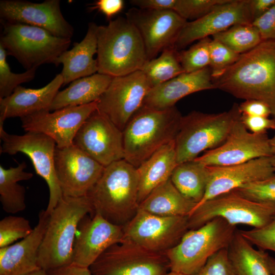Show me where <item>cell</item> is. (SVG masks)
I'll return each instance as SVG.
<instances>
[{
  "label": "cell",
  "instance_id": "6da1fadb",
  "mask_svg": "<svg viewBox=\"0 0 275 275\" xmlns=\"http://www.w3.org/2000/svg\"><path fill=\"white\" fill-rule=\"evenodd\" d=\"M212 80L235 97L265 102L275 117V41L263 40Z\"/></svg>",
  "mask_w": 275,
  "mask_h": 275
},
{
  "label": "cell",
  "instance_id": "7a4b0ae2",
  "mask_svg": "<svg viewBox=\"0 0 275 275\" xmlns=\"http://www.w3.org/2000/svg\"><path fill=\"white\" fill-rule=\"evenodd\" d=\"M86 196L94 214L123 227L139 209L136 168L124 159L105 167L100 177Z\"/></svg>",
  "mask_w": 275,
  "mask_h": 275
},
{
  "label": "cell",
  "instance_id": "3957f363",
  "mask_svg": "<svg viewBox=\"0 0 275 275\" xmlns=\"http://www.w3.org/2000/svg\"><path fill=\"white\" fill-rule=\"evenodd\" d=\"M182 116L176 106L164 110L142 107L123 130L124 158L137 168L175 140Z\"/></svg>",
  "mask_w": 275,
  "mask_h": 275
},
{
  "label": "cell",
  "instance_id": "277c9868",
  "mask_svg": "<svg viewBox=\"0 0 275 275\" xmlns=\"http://www.w3.org/2000/svg\"><path fill=\"white\" fill-rule=\"evenodd\" d=\"M98 73L113 77L140 70L147 61L143 39L126 18L118 17L98 25Z\"/></svg>",
  "mask_w": 275,
  "mask_h": 275
},
{
  "label": "cell",
  "instance_id": "5b68a950",
  "mask_svg": "<svg viewBox=\"0 0 275 275\" xmlns=\"http://www.w3.org/2000/svg\"><path fill=\"white\" fill-rule=\"evenodd\" d=\"M93 212L87 196H63L49 214L38 254V265L46 271L72 263L76 233L81 220Z\"/></svg>",
  "mask_w": 275,
  "mask_h": 275
},
{
  "label": "cell",
  "instance_id": "8992f818",
  "mask_svg": "<svg viewBox=\"0 0 275 275\" xmlns=\"http://www.w3.org/2000/svg\"><path fill=\"white\" fill-rule=\"evenodd\" d=\"M237 231L221 218L188 230L179 242L166 252L170 271L194 275L219 251L228 249Z\"/></svg>",
  "mask_w": 275,
  "mask_h": 275
},
{
  "label": "cell",
  "instance_id": "52a82bcc",
  "mask_svg": "<svg viewBox=\"0 0 275 275\" xmlns=\"http://www.w3.org/2000/svg\"><path fill=\"white\" fill-rule=\"evenodd\" d=\"M241 116L238 105L234 104L229 111L222 113L193 111L182 116L175 139L178 164L193 160L202 152L221 145Z\"/></svg>",
  "mask_w": 275,
  "mask_h": 275
},
{
  "label": "cell",
  "instance_id": "ba28073f",
  "mask_svg": "<svg viewBox=\"0 0 275 275\" xmlns=\"http://www.w3.org/2000/svg\"><path fill=\"white\" fill-rule=\"evenodd\" d=\"M3 30L0 45L26 69L44 64H54L67 50L71 39L52 35L47 31L28 24L1 21Z\"/></svg>",
  "mask_w": 275,
  "mask_h": 275
},
{
  "label": "cell",
  "instance_id": "9c48e42d",
  "mask_svg": "<svg viewBox=\"0 0 275 275\" xmlns=\"http://www.w3.org/2000/svg\"><path fill=\"white\" fill-rule=\"evenodd\" d=\"M275 216V206L248 199L232 191L209 199L195 207L188 216L189 230L197 229L215 218L231 225L259 228Z\"/></svg>",
  "mask_w": 275,
  "mask_h": 275
},
{
  "label": "cell",
  "instance_id": "30bf717a",
  "mask_svg": "<svg viewBox=\"0 0 275 275\" xmlns=\"http://www.w3.org/2000/svg\"><path fill=\"white\" fill-rule=\"evenodd\" d=\"M89 268L92 275H165L170 271L166 253L124 239L108 248Z\"/></svg>",
  "mask_w": 275,
  "mask_h": 275
},
{
  "label": "cell",
  "instance_id": "8fae6325",
  "mask_svg": "<svg viewBox=\"0 0 275 275\" xmlns=\"http://www.w3.org/2000/svg\"><path fill=\"white\" fill-rule=\"evenodd\" d=\"M3 124L0 123V138L3 142L1 153L14 155L21 152L29 157L36 173L48 186L49 198L45 210L49 214L63 197L54 167L55 142L38 132H26L21 135L9 134L4 129Z\"/></svg>",
  "mask_w": 275,
  "mask_h": 275
},
{
  "label": "cell",
  "instance_id": "7c38bea8",
  "mask_svg": "<svg viewBox=\"0 0 275 275\" xmlns=\"http://www.w3.org/2000/svg\"><path fill=\"white\" fill-rule=\"evenodd\" d=\"M188 230V216H161L138 209L123 227L124 239L152 252L166 253Z\"/></svg>",
  "mask_w": 275,
  "mask_h": 275
},
{
  "label": "cell",
  "instance_id": "4fadbf2b",
  "mask_svg": "<svg viewBox=\"0 0 275 275\" xmlns=\"http://www.w3.org/2000/svg\"><path fill=\"white\" fill-rule=\"evenodd\" d=\"M150 89L141 70L113 77L97 101V109L123 131L131 118L142 107Z\"/></svg>",
  "mask_w": 275,
  "mask_h": 275
},
{
  "label": "cell",
  "instance_id": "5bb4252c",
  "mask_svg": "<svg viewBox=\"0 0 275 275\" xmlns=\"http://www.w3.org/2000/svg\"><path fill=\"white\" fill-rule=\"evenodd\" d=\"M241 118V117H240ZM240 118L234 123L226 141L195 159L206 166H227L273 155L266 133L249 132Z\"/></svg>",
  "mask_w": 275,
  "mask_h": 275
},
{
  "label": "cell",
  "instance_id": "9a60e30c",
  "mask_svg": "<svg viewBox=\"0 0 275 275\" xmlns=\"http://www.w3.org/2000/svg\"><path fill=\"white\" fill-rule=\"evenodd\" d=\"M54 167L63 196H86L100 177L104 167L72 144L56 146Z\"/></svg>",
  "mask_w": 275,
  "mask_h": 275
},
{
  "label": "cell",
  "instance_id": "2e32d148",
  "mask_svg": "<svg viewBox=\"0 0 275 275\" xmlns=\"http://www.w3.org/2000/svg\"><path fill=\"white\" fill-rule=\"evenodd\" d=\"M73 144L104 167L124 158L123 131L98 109L83 123Z\"/></svg>",
  "mask_w": 275,
  "mask_h": 275
},
{
  "label": "cell",
  "instance_id": "e0dca14e",
  "mask_svg": "<svg viewBox=\"0 0 275 275\" xmlns=\"http://www.w3.org/2000/svg\"><path fill=\"white\" fill-rule=\"evenodd\" d=\"M126 18L135 26L143 39L147 60L164 49L173 47L187 21L171 10H154L133 7Z\"/></svg>",
  "mask_w": 275,
  "mask_h": 275
},
{
  "label": "cell",
  "instance_id": "ac0fdd59",
  "mask_svg": "<svg viewBox=\"0 0 275 275\" xmlns=\"http://www.w3.org/2000/svg\"><path fill=\"white\" fill-rule=\"evenodd\" d=\"M97 101L52 112H38L21 118L22 127L26 132H38L49 136L59 148L70 146L83 123L97 109Z\"/></svg>",
  "mask_w": 275,
  "mask_h": 275
},
{
  "label": "cell",
  "instance_id": "d6986e66",
  "mask_svg": "<svg viewBox=\"0 0 275 275\" xmlns=\"http://www.w3.org/2000/svg\"><path fill=\"white\" fill-rule=\"evenodd\" d=\"M1 21L19 23L43 29L52 35L71 39L73 28L64 17L59 0L40 3L20 0L0 1Z\"/></svg>",
  "mask_w": 275,
  "mask_h": 275
},
{
  "label": "cell",
  "instance_id": "ffe728a7",
  "mask_svg": "<svg viewBox=\"0 0 275 275\" xmlns=\"http://www.w3.org/2000/svg\"><path fill=\"white\" fill-rule=\"evenodd\" d=\"M249 0H228L204 16L187 21L173 48L177 51L197 40L213 36L238 24H252Z\"/></svg>",
  "mask_w": 275,
  "mask_h": 275
},
{
  "label": "cell",
  "instance_id": "44dd1931",
  "mask_svg": "<svg viewBox=\"0 0 275 275\" xmlns=\"http://www.w3.org/2000/svg\"><path fill=\"white\" fill-rule=\"evenodd\" d=\"M80 222L73 245L72 264L89 268L108 248L124 239L123 227L94 214Z\"/></svg>",
  "mask_w": 275,
  "mask_h": 275
},
{
  "label": "cell",
  "instance_id": "7402d4cb",
  "mask_svg": "<svg viewBox=\"0 0 275 275\" xmlns=\"http://www.w3.org/2000/svg\"><path fill=\"white\" fill-rule=\"evenodd\" d=\"M209 179L205 195L196 206L244 185L275 174L271 157H263L227 166H208Z\"/></svg>",
  "mask_w": 275,
  "mask_h": 275
},
{
  "label": "cell",
  "instance_id": "603a6c76",
  "mask_svg": "<svg viewBox=\"0 0 275 275\" xmlns=\"http://www.w3.org/2000/svg\"><path fill=\"white\" fill-rule=\"evenodd\" d=\"M38 217L37 225L29 236L14 244L0 248V275H25L40 269L38 254L49 214L42 210Z\"/></svg>",
  "mask_w": 275,
  "mask_h": 275
},
{
  "label": "cell",
  "instance_id": "cb8c5ba5",
  "mask_svg": "<svg viewBox=\"0 0 275 275\" xmlns=\"http://www.w3.org/2000/svg\"><path fill=\"white\" fill-rule=\"evenodd\" d=\"M215 89L209 67L192 72H183L151 88L143 106L164 110L175 106L182 98L197 92Z\"/></svg>",
  "mask_w": 275,
  "mask_h": 275
},
{
  "label": "cell",
  "instance_id": "d4e9b609",
  "mask_svg": "<svg viewBox=\"0 0 275 275\" xmlns=\"http://www.w3.org/2000/svg\"><path fill=\"white\" fill-rule=\"evenodd\" d=\"M63 84V78L60 73L41 88L18 86L8 97L0 98V123H4L8 118H21L42 111H49L60 88Z\"/></svg>",
  "mask_w": 275,
  "mask_h": 275
},
{
  "label": "cell",
  "instance_id": "484cf974",
  "mask_svg": "<svg viewBox=\"0 0 275 275\" xmlns=\"http://www.w3.org/2000/svg\"><path fill=\"white\" fill-rule=\"evenodd\" d=\"M97 28L95 23H89L84 39L74 43L71 49L64 51L57 59L54 65H63L61 74L63 85L98 73L97 60L94 59L97 52Z\"/></svg>",
  "mask_w": 275,
  "mask_h": 275
},
{
  "label": "cell",
  "instance_id": "4316f807",
  "mask_svg": "<svg viewBox=\"0 0 275 275\" xmlns=\"http://www.w3.org/2000/svg\"><path fill=\"white\" fill-rule=\"evenodd\" d=\"M177 164L174 140L162 147L136 168L139 204L153 190L170 179Z\"/></svg>",
  "mask_w": 275,
  "mask_h": 275
},
{
  "label": "cell",
  "instance_id": "83f0119b",
  "mask_svg": "<svg viewBox=\"0 0 275 275\" xmlns=\"http://www.w3.org/2000/svg\"><path fill=\"white\" fill-rule=\"evenodd\" d=\"M113 77L99 73L72 81L64 90L59 91L49 111L76 106L97 101L109 85Z\"/></svg>",
  "mask_w": 275,
  "mask_h": 275
},
{
  "label": "cell",
  "instance_id": "f1b7e54d",
  "mask_svg": "<svg viewBox=\"0 0 275 275\" xmlns=\"http://www.w3.org/2000/svg\"><path fill=\"white\" fill-rule=\"evenodd\" d=\"M196 203L183 196L169 179L142 201L139 209L165 216H188Z\"/></svg>",
  "mask_w": 275,
  "mask_h": 275
},
{
  "label": "cell",
  "instance_id": "f546056e",
  "mask_svg": "<svg viewBox=\"0 0 275 275\" xmlns=\"http://www.w3.org/2000/svg\"><path fill=\"white\" fill-rule=\"evenodd\" d=\"M227 250L237 275H271L268 254L263 250L254 248L239 230Z\"/></svg>",
  "mask_w": 275,
  "mask_h": 275
},
{
  "label": "cell",
  "instance_id": "4dcf8cb0",
  "mask_svg": "<svg viewBox=\"0 0 275 275\" xmlns=\"http://www.w3.org/2000/svg\"><path fill=\"white\" fill-rule=\"evenodd\" d=\"M170 179L183 196L197 205L205 195L209 171L208 166L193 160L178 164Z\"/></svg>",
  "mask_w": 275,
  "mask_h": 275
},
{
  "label": "cell",
  "instance_id": "1f68e13d",
  "mask_svg": "<svg viewBox=\"0 0 275 275\" xmlns=\"http://www.w3.org/2000/svg\"><path fill=\"white\" fill-rule=\"evenodd\" d=\"M26 167L24 161L9 169L0 166V201L3 209L7 213L15 214L26 208L25 189L18 183L33 177V173L24 171Z\"/></svg>",
  "mask_w": 275,
  "mask_h": 275
},
{
  "label": "cell",
  "instance_id": "d6a6232c",
  "mask_svg": "<svg viewBox=\"0 0 275 275\" xmlns=\"http://www.w3.org/2000/svg\"><path fill=\"white\" fill-rule=\"evenodd\" d=\"M177 51L173 47L164 49L159 56L147 60L141 69L151 89L184 72Z\"/></svg>",
  "mask_w": 275,
  "mask_h": 275
},
{
  "label": "cell",
  "instance_id": "836d02e7",
  "mask_svg": "<svg viewBox=\"0 0 275 275\" xmlns=\"http://www.w3.org/2000/svg\"><path fill=\"white\" fill-rule=\"evenodd\" d=\"M235 52L241 54L259 45L263 40L257 30L252 24H238L212 36Z\"/></svg>",
  "mask_w": 275,
  "mask_h": 275
},
{
  "label": "cell",
  "instance_id": "e575fe53",
  "mask_svg": "<svg viewBox=\"0 0 275 275\" xmlns=\"http://www.w3.org/2000/svg\"><path fill=\"white\" fill-rule=\"evenodd\" d=\"M209 37L203 38L188 49L177 51L180 63L184 72L200 70L210 65Z\"/></svg>",
  "mask_w": 275,
  "mask_h": 275
},
{
  "label": "cell",
  "instance_id": "d590c367",
  "mask_svg": "<svg viewBox=\"0 0 275 275\" xmlns=\"http://www.w3.org/2000/svg\"><path fill=\"white\" fill-rule=\"evenodd\" d=\"M7 56L6 51L0 45V98L11 95L20 84L33 80L37 69L28 70L21 73H13L7 61Z\"/></svg>",
  "mask_w": 275,
  "mask_h": 275
},
{
  "label": "cell",
  "instance_id": "8d00e7d4",
  "mask_svg": "<svg viewBox=\"0 0 275 275\" xmlns=\"http://www.w3.org/2000/svg\"><path fill=\"white\" fill-rule=\"evenodd\" d=\"M29 221L22 216L9 215L0 221V248L12 244L29 236L33 231Z\"/></svg>",
  "mask_w": 275,
  "mask_h": 275
},
{
  "label": "cell",
  "instance_id": "74e56055",
  "mask_svg": "<svg viewBox=\"0 0 275 275\" xmlns=\"http://www.w3.org/2000/svg\"><path fill=\"white\" fill-rule=\"evenodd\" d=\"M233 191L251 200L275 206V174Z\"/></svg>",
  "mask_w": 275,
  "mask_h": 275
},
{
  "label": "cell",
  "instance_id": "f35d334b",
  "mask_svg": "<svg viewBox=\"0 0 275 275\" xmlns=\"http://www.w3.org/2000/svg\"><path fill=\"white\" fill-rule=\"evenodd\" d=\"M228 0H176L173 11L182 18L194 21Z\"/></svg>",
  "mask_w": 275,
  "mask_h": 275
},
{
  "label": "cell",
  "instance_id": "ab89813d",
  "mask_svg": "<svg viewBox=\"0 0 275 275\" xmlns=\"http://www.w3.org/2000/svg\"><path fill=\"white\" fill-rule=\"evenodd\" d=\"M210 65L212 78L220 75L239 58V54L221 42L212 39L209 44Z\"/></svg>",
  "mask_w": 275,
  "mask_h": 275
},
{
  "label": "cell",
  "instance_id": "60d3db41",
  "mask_svg": "<svg viewBox=\"0 0 275 275\" xmlns=\"http://www.w3.org/2000/svg\"><path fill=\"white\" fill-rule=\"evenodd\" d=\"M239 231L246 239L258 249L275 252V216L263 227Z\"/></svg>",
  "mask_w": 275,
  "mask_h": 275
},
{
  "label": "cell",
  "instance_id": "b9f144b4",
  "mask_svg": "<svg viewBox=\"0 0 275 275\" xmlns=\"http://www.w3.org/2000/svg\"><path fill=\"white\" fill-rule=\"evenodd\" d=\"M194 275H237L230 260L227 249L212 255Z\"/></svg>",
  "mask_w": 275,
  "mask_h": 275
},
{
  "label": "cell",
  "instance_id": "7bdbcfd3",
  "mask_svg": "<svg viewBox=\"0 0 275 275\" xmlns=\"http://www.w3.org/2000/svg\"><path fill=\"white\" fill-rule=\"evenodd\" d=\"M252 24L258 30L262 40L275 41V4Z\"/></svg>",
  "mask_w": 275,
  "mask_h": 275
},
{
  "label": "cell",
  "instance_id": "ee69618b",
  "mask_svg": "<svg viewBox=\"0 0 275 275\" xmlns=\"http://www.w3.org/2000/svg\"><path fill=\"white\" fill-rule=\"evenodd\" d=\"M240 119L247 129L252 133H266L268 130H275V120L268 117L241 115Z\"/></svg>",
  "mask_w": 275,
  "mask_h": 275
},
{
  "label": "cell",
  "instance_id": "f6af8a7d",
  "mask_svg": "<svg viewBox=\"0 0 275 275\" xmlns=\"http://www.w3.org/2000/svg\"><path fill=\"white\" fill-rule=\"evenodd\" d=\"M238 109L241 115L268 117L272 114L266 103L255 99L245 100L238 105Z\"/></svg>",
  "mask_w": 275,
  "mask_h": 275
},
{
  "label": "cell",
  "instance_id": "bcb514c9",
  "mask_svg": "<svg viewBox=\"0 0 275 275\" xmlns=\"http://www.w3.org/2000/svg\"><path fill=\"white\" fill-rule=\"evenodd\" d=\"M124 6L123 0H98L91 9H97L111 21L112 17L122 10Z\"/></svg>",
  "mask_w": 275,
  "mask_h": 275
},
{
  "label": "cell",
  "instance_id": "7dc6e473",
  "mask_svg": "<svg viewBox=\"0 0 275 275\" xmlns=\"http://www.w3.org/2000/svg\"><path fill=\"white\" fill-rule=\"evenodd\" d=\"M176 0H131L130 3L141 9L173 10Z\"/></svg>",
  "mask_w": 275,
  "mask_h": 275
},
{
  "label": "cell",
  "instance_id": "c3c4849f",
  "mask_svg": "<svg viewBox=\"0 0 275 275\" xmlns=\"http://www.w3.org/2000/svg\"><path fill=\"white\" fill-rule=\"evenodd\" d=\"M46 271L47 275H92L89 268L72 263Z\"/></svg>",
  "mask_w": 275,
  "mask_h": 275
},
{
  "label": "cell",
  "instance_id": "681fc988",
  "mask_svg": "<svg viewBox=\"0 0 275 275\" xmlns=\"http://www.w3.org/2000/svg\"><path fill=\"white\" fill-rule=\"evenodd\" d=\"M274 4L275 0H249L253 22L266 13Z\"/></svg>",
  "mask_w": 275,
  "mask_h": 275
},
{
  "label": "cell",
  "instance_id": "f907efd6",
  "mask_svg": "<svg viewBox=\"0 0 275 275\" xmlns=\"http://www.w3.org/2000/svg\"><path fill=\"white\" fill-rule=\"evenodd\" d=\"M268 264L271 275H275V258L269 256Z\"/></svg>",
  "mask_w": 275,
  "mask_h": 275
},
{
  "label": "cell",
  "instance_id": "816d5d0a",
  "mask_svg": "<svg viewBox=\"0 0 275 275\" xmlns=\"http://www.w3.org/2000/svg\"><path fill=\"white\" fill-rule=\"evenodd\" d=\"M25 275H47V271L43 269H39Z\"/></svg>",
  "mask_w": 275,
  "mask_h": 275
},
{
  "label": "cell",
  "instance_id": "f5cc1de1",
  "mask_svg": "<svg viewBox=\"0 0 275 275\" xmlns=\"http://www.w3.org/2000/svg\"><path fill=\"white\" fill-rule=\"evenodd\" d=\"M269 142L273 154L275 155V133L271 138H270Z\"/></svg>",
  "mask_w": 275,
  "mask_h": 275
},
{
  "label": "cell",
  "instance_id": "db71d44e",
  "mask_svg": "<svg viewBox=\"0 0 275 275\" xmlns=\"http://www.w3.org/2000/svg\"><path fill=\"white\" fill-rule=\"evenodd\" d=\"M165 275H184L178 272H176L173 271H170V272H168L167 273H166Z\"/></svg>",
  "mask_w": 275,
  "mask_h": 275
},
{
  "label": "cell",
  "instance_id": "11a10c76",
  "mask_svg": "<svg viewBox=\"0 0 275 275\" xmlns=\"http://www.w3.org/2000/svg\"><path fill=\"white\" fill-rule=\"evenodd\" d=\"M272 163L275 171V155L272 156Z\"/></svg>",
  "mask_w": 275,
  "mask_h": 275
}]
</instances>
